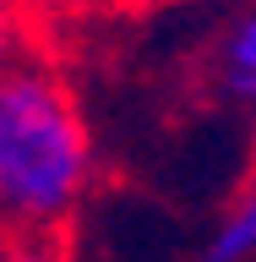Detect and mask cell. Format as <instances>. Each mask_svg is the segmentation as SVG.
I'll list each match as a JSON object with an SVG mask.
<instances>
[{
    "instance_id": "obj_1",
    "label": "cell",
    "mask_w": 256,
    "mask_h": 262,
    "mask_svg": "<svg viewBox=\"0 0 256 262\" xmlns=\"http://www.w3.org/2000/svg\"><path fill=\"white\" fill-rule=\"evenodd\" d=\"M98 191V137L60 66L22 60L0 82V235L60 241Z\"/></svg>"
},
{
    "instance_id": "obj_2",
    "label": "cell",
    "mask_w": 256,
    "mask_h": 262,
    "mask_svg": "<svg viewBox=\"0 0 256 262\" xmlns=\"http://www.w3.org/2000/svg\"><path fill=\"white\" fill-rule=\"evenodd\" d=\"M207 98L256 131V0H240L207 38Z\"/></svg>"
},
{
    "instance_id": "obj_3",
    "label": "cell",
    "mask_w": 256,
    "mask_h": 262,
    "mask_svg": "<svg viewBox=\"0 0 256 262\" xmlns=\"http://www.w3.org/2000/svg\"><path fill=\"white\" fill-rule=\"evenodd\" d=\"M196 262H256V164L240 175V186L218 208Z\"/></svg>"
},
{
    "instance_id": "obj_4",
    "label": "cell",
    "mask_w": 256,
    "mask_h": 262,
    "mask_svg": "<svg viewBox=\"0 0 256 262\" xmlns=\"http://www.w3.org/2000/svg\"><path fill=\"white\" fill-rule=\"evenodd\" d=\"M28 60V16L22 0H0V82Z\"/></svg>"
},
{
    "instance_id": "obj_5",
    "label": "cell",
    "mask_w": 256,
    "mask_h": 262,
    "mask_svg": "<svg viewBox=\"0 0 256 262\" xmlns=\"http://www.w3.org/2000/svg\"><path fill=\"white\" fill-rule=\"evenodd\" d=\"M0 262H71L60 241L44 235H0Z\"/></svg>"
},
{
    "instance_id": "obj_6",
    "label": "cell",
    "mask_w": 256,
    "mask_h": 262,
    "mask_svg": "<svg viewBox=\"0 0 256 262\" xmlns=\"http://www.w3.org/2000/svg\"><path fill=\"white\" fill-rule=\"evenodd\" d=\"M126 6H136V11H169V6H191V0H126Z\"/></svg>"
}]
</instances>
